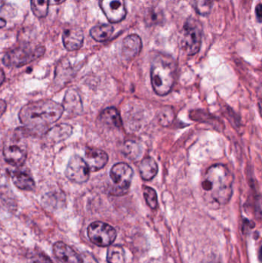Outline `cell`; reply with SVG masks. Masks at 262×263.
<instances>
[{
	"instance_id": "obj_1",
	"label": "cell",
	"mask_w": 262,
	"mask_h": 263,
	"mask_svg": "<svg viewBox=\"0 0 262 263\" xmlns=\"http://www.w3.org/2000/svg\"><path fill=\"white\" fill-rule=\"evenodd\" d=\"M232 186L233 176L226 165L221 164L211 166L201 182L204 199L212 206L226 205L232 198Z\"/></svg>"
},
{
	"instance_id": "obj_2",
	"label": "cell",
	"mask_w": 262,
	"mask_h": 263,
	"mask_svg": "<svg viewBox=\"0 0 262 263\" xmlns=\"http://www.w3.org/2000/svg\"><path fill=\"white\" fill-rule=\"evenodd\" d=\"M65 109L52 100H40L28 103L20 109L18 119L24 126L32 129L46 127L58 121Z\"/></svg>"
},
{
	"instance_id": "obj_3",
	"label": "cell",
	"mask_w": 262,
	"mask_h": 263,
	"mask_svg": "<svg viewBox=\"0 0 262 263\" xmlns=\"http://www.w3.org/2000/svg\"><path fill=\"white\" fill-rule=\"evenodd\" d=\"M175 70L176 66L172 57L163 54L155 57L151 67V81L155 93L166 96L171 92L175 83Z\"/></svg>"
},
{
	"instance_id": "obj_4",
	"label": "cell",
	"mask_w": 262,
	"mask_h": 263,
	"mask_svg": "<svg viewBox=\"0 0 262 263\" xmlns=\"http://www.w3.org/2000/svg\"><path fill=\"white\" fill-rule=\"evenodd\" d=\"M3 156L6 162L10 165H23L27 156V145L25 138L17 132L6 138L3 145Z\"/></svg>"
},
{
	"instance_id": "obj_5",
	"label": "cell",
	"mask_w": 262,
	"mask_h": 263,
	"mask_svg": "<svg viewBox=\"0 0 262 263\" xmlns=\"http://www.w3.org/2000/svg\"><path fill=\"white\" fill-rule=\"evenodd\" d=\"M203 28L201 23L195 18H189L183 26L181 46L187 55L198 53L201 44Z\"/></svg>"
},
{
	"instance_id": "obj_6",
	"label": "cell",
	"mask_w": 262,
	"mask_h": 263,
	"mask_svg": "<svg viewBox=\"0 0 262 263\" xmlns=\"http://www.w3.org/2000/svg\"><path fill=\"white\" fill-rule=\"evenodd\" d=\"M45 48L38 46L36 48H17L5 54L3 63L8 67H20L36 60L44 54Z\"/></svg>"
},
{
	"instance_id": "obj_7",
	"label": "cell",
	"mask_w": 262,
	"mask_h": 263,
	"mask_svg": "<svg viewBox=\"0 0 262 263\" xmlns=\"http://www.w3.org/2000/svg\"><path fill=\"white\" fill-rule=\"evenodd\" d=\"M110 177L115 185L111 189L110 194L123 196L127 194L133 177V170L125 162H119L112 166Z\"/></svg>"
},
{
	"instance_id": "obj_8",
	"label": "cell",
	"mask_w": 262,
	"mask_h": 263,
	"mask_svg": "<svg viewBox=\"0 0 262 263\" xmlns=\"http://www.w3.org/2000/svg\"><path fill=\"white\" fill-rule=\"evenodd\" d=\"M88 237L91 242L98 247H105L112 245L117 237L116 230L106 222H92L88 227Z\"/></svg>"
},
{
	"instance_id": "obj_9",
	"label": "cell",
	"mask_w": 262,
	"mask_h": 263,
	"mask_svg": "<svg viewBox=\"0 0 262 263\" xmlns=\"http://www.w3.org/2000/svg\"><path fill=\"white\" fill-rule=\"evenodd\" d=\"M90 170L84 159L80 156H73L69 159L66 167V176L75 183L82 184L87 182L89 179Z\"/></svg>"
},
{
	"instance_id": "obj_10",
	"label": "cell",
	"mask_w": 262,
	"mask_h": 263,
	"mask_svg": "<svg viewBox=\"0 0 262 263\" xmlns=\"http://www.w3.org/2000/svg\"><path fill=\"white\" fill-rule=\"evenodd\" d=\"M99 6L110 23H119L126 18L125 0H99Z\"/></svg>"
},
{
	"instance_id": "obj_11",
	"label": "cell",
	"mask_w": 262,
	"mask_h": 263,
	"mask_svg": "<svg viewBox=\"0 0 262 263\" xmlns=\"http://www.w3.org/2000/svg\"><path fill=\"white\" fill-rule=\"evenodd\" d=\"M85 161L91 173L102 170L109 161V156L106 152L98 148H88L85 153Z\"/></svg>"
},
{
	"instance_id": "obj_12",
	"label": "cell",
	"mask_w": 262,
	"mask_h": 263,
	"mask_svg": "<svg viewBox=\"0 0 262 263\" xmlns=\"http://www.w3.org/2000/svg\"><path fill=\"white\" fill-rule=\"evenodd\" d=\"M55 257L63 263H83V258L72 247L63 242H57L53 246Z\"/></svg>"
},
{
	"instance_id": "obj_13",
	"label": "cell",
	"mask_w": 262,
	"mask_h": 263,
	"mask_svg": "<svg viewBox=\"0 0 262 263\" xmlns=\"http://www.w3.org/2000/svg\"><path fill=\"white\" fill-rule=\"evenodd\" d=\"M63 44L69 51L78 50L83 46L84 35L83 30L78 27H71L63 32Z\"/></svg>"
},
{
	"instance_id": "obj_14",
	"label": "cell",
	"mask_w": 262,
	"mask_h": 263,
	"mask_svg": "<svg viewBox=\"0 0 262 263\" xmlns=\"http://www.w3.org/2000/svg\"><path fill=\"white\" fill-rule=\"evenodd\" d=\"M143 47L142 40L138 35L132 34L123 40L122 55L126 60H132L140 53Z\"/></svg>"
},
{
	"instance_id": "obj_15",
	"label": "cell",
	"mask_w": 262,
	"mask_h": 263,
	"mask_svg": "<svg viewBox=\"0 0 262 263\" xmlns=\"http://www.w3.org/2000/svg\"><path fill=\"white\" fill-rule=\"evenodd\" d=\"M72 133V127L70 125L61 124L54 126L46 134L49 142L58 143L69 137Z\"/></svg>"
},
{
	"instance_id": "obj_16",
	"label": "cell",
	"mask_w": 262,
	"mask_h": 263,
	"mask_svg": "<svg viewBox=\"0 0 262 263\" xmlns=\"http://www.w3.org/2000/svg\"><path fill=\"white\" fill-rule=\"evenodd\" d=\"M63 107L65 110H67L71 114H80L83 110V105L81 98L76 91L71 89L66 92Z\"/></svg>"
},
{
	"instance_id": "obj_17",
	"label": "cell",
	"mask_w": 262,
	"mask_h": 263,
	"mask_svg": "<svg viewBox=\"0 0 262 263\" xmlns=\"http://www.w3.org/2000/svg\"><path fill=\"white\" fill-rule=\"evenodd\" d=\"M158 166L155 159L152 157H146L139 164V173L143 179L150 181L156 176Z\"/></svg>"
},
{
	"instance_id": "obj_18",
	"label": "cell",
	"mask_w": 262,
	"mask_h": 263,
	"mask_svg": "<svg viewBox=\"0 0 262 263\" xmlns=\"http://www.w3.org/2000/svg\"><path fill=\"white\" fill-rule=\"evenodd\" d=\"M12 179L14 185L20 190L31 191L35 188L33 179L25 172H13L12 173Z\"/></svg>"
},
{
	"instance_id": "obj_19",
	"label": "cell",
	"mask_w": 262,
	"mask_h": 263,
	"mask_svg": "<svg viewBox=\"0 0 262 263\" xmlns=\"http://www.w3.org/2000/svg\"><path fill=\"white\" fill-rule=\"evenodd\" d=\"M100 121L107 126L120 128L123 126V120L119 112L115 108L109 107L103 111L99 117Z\"/></svg>"
},
{
	"instance_id": "obj_20",
	"label": "cell",
	"mask_w": 262,
	"mask_h": 263,
	"mask_svg": "<svg viewBox=\"0 0 262 263\" xmlns=\"http://www.w3.org/2000/svg\"><path fill=\"white\" fill-rule=\"evenodd\" d=\"M113 32V26L104 24L92 28L90 30V35L95 41L102 43L109 40Z\"/></svg>"
},
{
	"instance_id": "obj_21",
	"label": "cell",
	"mask_w": 262,
	"mask_h": 263,
	"mask_svg": "<svg viewBox=\"0 0 262 263\" xmlns=\"http://www.w3.org/2000/svg\"><path fill=\"white\" fill-rule=\"evenodd\" d=\"M107 261L109 263L126 262V253L121 246H111L107 251Z\"/></svg>"
},
{
	"instance_id": "obj_22",
	"label": "cell",
	"mask_w": 262,
	"mask_h": 263,
	"mask_svg": "<svg viewBox=\"0 0 262 263\" xmlns=\"http://www.w3.org/2000/svg\"><path fill=\"white\" fill-rule=\"evenodd\" d=\"M31 9L35 16L42 18L46 16L49 9V0H30Z\"/></svg>"
},
{
	"instance_id": "obj_23",
	"label": "cell",
	"mask_w": 262,
	"mask_h": 263,
	"mask_svg": "<svg viewBox=\"0 0 262 263\" xmlns=\"http://www.w3.org/2000/svg\"><path fill=\"white\" fill-rule=\"evenodd\" d=\"M123 153L126 155V157L129 158L131 160L135 161L140 157L142 150L136 142H133V141H127L124 144Z\"/></svg>"
},
{
	"instance_id": "obj_24",
	"label": "cell",
	"mask_w": 262,
	"mask_h": 263,
	"mask_svg": "<svg viewBox=\"0 0 262 263\" xmlns=\"http://www.w3.org/2000/svg\"><path fill=\"white\" fill-rule=\"evenodd\" d=\"M143 194H144L145 199H146L147 205L152 210H155L158 206V197H157L155 190L151 187L144 186Z\"/></svg>"
},
{
	"instance_id": "obj_25",
	"label": "cell",
	"mask_w": 262,
	"mask_h": 263,
	"mask_svg": "<svg viewBox=\"0 0 262 263\" xmlns=\"http://www.w3.org/2000/svg\"><path fill=\"white\" fill-rule=\"evenodd\" d=\"M174 118H175V114L173 109L169 106L163 108L158 114V120L160 124L163 126H168L170 125L173 122Z\"/></svg>"
},
{
	"instance_id": "obj_26",
	"label": "cell",
	"mask_w": 262,
	"mask_h": 263,
	"mask_svg": "<svg viewBox=\"0 0 262 263\" xmlns=\"http://www.w3.org/2000/svg\"><path fill=\"white\" fill-rule=\"evenodd\" d=\"M213 0H195V9L197 13L206 16L212 10Z\"/></svg>"
},
{
	"instance_id": "obj_27",
	"label": "cell",
	"mask_w": 262,
	"mask_h": 263,
	"mask_svg": "<svg viewBox=\"0 0 262 263\" xmlns=\"http://www.w3.org/2000/svg\"><path fill=\"white\" fill-rule=\"evenodd\" d=\"M31 263H53L44 253H37L32 256Z\"/></svg>"
},
{
	"instance_id": "obj_28",
	"label": "cell",
	"mask_w": 262,
	"mask_h": 263,
	"mask_svg": "<svg viewBox=\"0 0 262 263\" xmlns=\"http://www.w3.org/2000/svg\"><path fill=\"white\" fill-rule=\"evenodd\" d=\"M255 13H256L257 18L258 22L261 23L262 22V4H258L255 9Z\"/></svg>"
},
{
	"instance_id": "obj_29",
	"label": "cell",
	"mask_w": 262,
	"mask_h": 263,
	"mask_svg": "<svg viewBox=\"0 0 262 263\" xmlns=\"http://www.w3.org/2000/svg\"><path fill=\"white\" fill-rule=\"evenodd\" d=\"M85 257L83 258V263H98L96 262L93 256L89 254H84Z\"/></svg>"
},
{
	"instance_id": "obj_30",
	"label": "cell",
	"mask_w": 262,
	"mask_h": 263,
	"mask_svg": "<svg viewBox=\"0 0 262 263\" xmlns=\"http://www.w3.org/2000/svg\"><path fill=\"white\" fill-rule=\"evenodd\" d=\"M66 0H49V5L53 6V5H59L62 3H64Z\"/></svg>"
},
{
	"instance_id": "obj_31",
	"label": "cell",
	"mask_w": 262,
	"mask_h": 263,
	"mask_svg": "<svg viewBox=\"0 0 262 263\" xmlns=\"http://www.w3.org/2000/svg\"><path fill=\"white\" fill-rule=\"evenodd\" d=\"M6 109V104L5 103V102L3 100L1 101V114L3 115L4 114L5 109Z\"/></svg>"
},
{
	"instance_id": "obj_32",
	"label": "cell",
	"mask_w": 262,
	"mask_h": 263,
	"mask_svg": "<svg viewBox=\"0 0 262 263\" xmlns=\"http://www.w3.org/2000/svg\"><path fill=\"white\" fill-rule=\"evenodd\" d=\"M258 259H259L260 262L262 263V242L259 249H258Z\"/></svg>"
},
{
	"instance_id": "obj_33",
	"label": "cell",
	"mask_w": 262,
	"mask_h": 263,
	"mask_svg": "<svg viewBox=\"0 0 262 263\" xmlns=\"http://www.w3.org/2000/svg\"><path fill=\"white\" fill-rule=\"evenodd\" d=\"M258 106H259V110L260 112H261V116L262 117V99L259 100V103H258Z\"/></svg>"
},
{
	"instance_id": "obj_34",
	"label": "cell",
	"mask_w": 262,
	"mask_h": 263,
	"mask_svg": "<svg viewBox=\"0 0 262 263\" xmlns=\"http://www.w3.org/2000/svg\"><path fill=\"white\" fill-rule=\"evenodd\" d=\"M1 74H2V76H1V83H3V80H4V79H5L4 72H3V69H2V70H1Z\"/></svg>"
},
{
	"instance_id": "obj_35",
	"label": "cell",
	"mask_w": 262,
	"mask_h": 263,
	"mask_svg": "<svg viewBox=\"0 0 262 263\" xmlns=\"http://www.w3.org/2000/svg\"><path fill=\"white\" fill-rule=\"evenodd\" d=\"M5 24H6V23H5L4 20H3V18H1V28L4 27Z\"/></svg>"
}]
</instances>
